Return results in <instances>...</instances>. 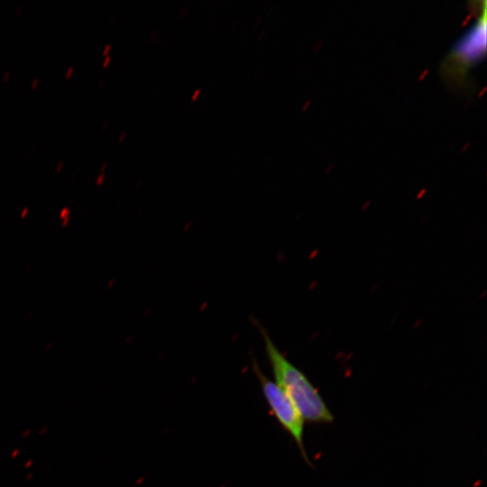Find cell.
Masks as SVG:
<instances>
[{
  "label": "cell",
  "instance_id": "cell-11",
  "mask_svg": "<svg viewBox=\"0 0 487 487\" xmlns=\"http://www.w3.org/2000/svg\"><path fill=\"white\" fill-rule=\"evenodd\" d=\"M37 83H38V78H35L33 79L32 84V87L34 88V87H36Z\"/></svg>",
  "mask_w": 487,
  "mask_h": 487
},
{
  "label": "cell",
  "instance_id": "cell-9",
  "mask_svg": "<svg viewBox=\"0 0 487 487\" xmlns=\"http://www.w3.org/2000/svg\"><path fill=\"white\" fill-rule=\"evenodd\" d=\"M73 71V67H69L66 72V77L69 78L70 77L71 73Z\"/></svg>",
  "mask_w": 487,
  "mask_h": 487
},
{
  "label": "cell",
  "instance_id": "cell-10",
  "mask_svg": "<svg viewBox=\"0 0 487 487\" xmlns=\"http://www.w3.org/2000/svg\"><path fill=\"white\" fill-rule=\"evenodd\" d=\"M125 135H126V132L123 131L122 133L120 134L119 138H118V141L122 142Z\"/></svg>",
  "mask_w": 487,
  "mask_h": 487
},
{
  "label": "cell",
  "instance_id": "cell-1",
  "mask_svg": "<svg viewBox=\"0 0 487 487\" xmlns=\"http://www.w3.org/2000/svg\"><path fill=\"white\" fill-rule=\"evenodd\" d=\"M261 333L275 382L290 399L303 420L311 423H331L334 416L317 389L278 349L262 327Z\"/></svg>",
  "mask_w": 487,
  "mask_h": 487
},
{
  "label": "cell",
  "instance_id": "cell-16",
  "mask_svg": "<svg viewBox=\"0 0 487 487\" xmlns=\"http://www.w3.org/2000/svg\"><path fill=\"white\" fill-rule=\"evenodd\" d=\"M264 33H265V32L262 31V32L260 33V37L258 38V40H261V39L263 37Z\"/></svg>",
  "mask_w": 487,
  "mask_h": 487
},
{
  "label": "cell",
  "instance_id": "cell-4",
  "mask_svg": "<svg viewBox=\"0 0 487 487\" xmlns=\"http://www.w3.org/2000/svg\"><path fill=\"white\" fill-rule=\"evenodd\" d=\"M200 93H201V89L200 88H197L194 93L192 94L191 96V100L192 101H195L199 96H200Z\"/></svg>",
  "mask_w": 487,
  "mask_h": 487
},
{
  "label": "cell",
  "instance_id": "cell-6",
  "mask_svg": "<svg viewBox=\"0 0 487 487\" xmlns=\"http://www.w3.org/2000/svg\"><path fill=\"white\" fill-rule=\"evenodd\" d=\"M110 49H111V44L110 43L106 44L103 51V55H106Z\"/></svg>",
  "mask_w": 487,
  "mask_h": 487
},
{
  "label": "cell",
  "instance_id": "cell-12",
  "mask_svg": "<svg viewBox=\"0 0 487 487\" xmlns=\"http://www.w3.org/2000/svg\"><path fill=\"white\" fill-rule=\"evenodd\" d=\"M261 20H262V17L259 16L258 19L255 20L254 26H258Z\"/></svg>",
  "mask_w": 487,
  "mask_h": 487
},
{
  "label": "cell",
  "instance_id": "cell-7",
  "mask_svg": "<svg viewBox=\"0 0 487 487\" xmlns=\"http://www.w3.org/2000/svg\"><path fill=\"white\" fill-rule=\"evenodd\" d=\"M110 60H111V57H110L109 55H107V56L105 58V60H104V62H103V66L106 67V66L108 64V62L110 61Z\"/></svg>",
  "mask_w": 487,
  "mask_h": 487
},
{
  "label": "cell",
  "instance_id": "cell-5",
  "mask_svg": "<svg viewBox=\"0 0 487 487\" xmlns=\"http://www.w3.org/2000/svg\"><path fill=\"white\" fill-rule=\"evenodd\" d=\"M104 178H105L104 174L101 173V174L97 177V179H96V184H101L102 181H103V179H104Z\"/></svg>",
  "mask_w": 487,
  "mask_h": 487
},
{
  "label": "cell",
  "instance_id": "cell-13",
  "mask_svg": "<svg viewBox=\"0 0 487 487\" xmlns=\"http://www.w3.org/2000/svg\"><path fill=\"white\" fill-rule=\"evenodd\" d=\"M62 165H63V162L60 161V162L58 164V166H57L56 171H60V168L62 167Z\"/></svg>",
  "mask_w": 487,
  "mask_h": 487
},
{
  "label": "cell",
  "instance_id": "cell-15",
  "mask_svg": "<svg viewBox=\"0 0 487 487\" xmlns=\"http://www.w3.org/2000/svg\"><path fill=\"white\" fill-rule=\"evenodd\" d=\"M106 166H107V163H106V162H105V163L102 165L101 173L104 172V170H105V169L106 168Z\"/></svg>",
  "mask_w": 487,
  "mask_h": 487
},
{
  "label": "cell",
  "instance_id": "cell-18",
  "mask_svg": "<svg viewBox=\"0 0 487 487\" xmlns=\"http://www.w3.org/2000/svg\"><path fill=\"white\" fill-rule=\"evenodd\" d=\"M21 10V5L18 6L17 10H16V13L18 14Z\"/></svg>",
  "mask_w": 487,
  "mask_h": 487
},
{
  "label": "cell",
  "instance_id": "cell-2",
  "mask_svg": "<svg viewBox=\"0 0 487 487\" xmlns=\"http://www.w3.org/2000/svg\"><path fill=\"white\" fill-rule=\"evenodd\" d=\"M478 7L473 23L461 35L443 60L440 73L454 87H464L469 72L485 55L486 6Z\"/></svg>",
  "mask_w": 487,
  "mask_h": 487
},
{
  "label": "cell",
  "instance_id": "cell-17",
  "mask_svg": "<svg viewBox=\"0 0 487 487\" xmlns=\"http://www.w3.org/2000/svg\"><path fill=\"white\" fill-rule=\"evenodd\" d=\"M107 123H108L107 121H106V122L104 123V124H103V126H102V129H104V128L107 125Z\"/></svg>",
  "mask_w": 487,
  "mask_h": 487
},
{
  "label": "cell",
  "instance_id": "cell-8",
  "mask_svg": "<svg viewBox=\"0 0 487 487\" xmlns=\"http://www.w3.org/2000/svg\"><path fill=\"white\" fill-rule=\"evenodd\" d=\"M69 213V210L68 208H63L60 213V217H64L65 215H68Z\"/></svg>",
  "mask_w": 487,
  "mask_h": 487
},
{
  "label": "cell",
  "instance_id": "cell-14",
  "mask_svg": "<svg viewBox=\"0 0 487 487\" xmlns=\"http://www.w3.org/2000/svg\"><path fill=\"white\" fill-rule=\"evenodd\" d=\"M9 74H10L9 71H6V72H5V77H4V80H5V81L7 80Z\"/></svg>",
  "mask_w": 487,
  "mask_h": 487
},
{
  "label": "cell",
  "instance_id": "cell-3",
  "mask_svg": "<svg viewBox=\"0 0 487 487\" xmlns=\"http://www.w3.org/2000/svg\"><path fill=\"white\" fill-rule=\"evenodd\" d=\"M253 368L260 382L270 412L280 427L293 438L304 461L308 465L313 466L308 457L303 443L304 420L297 408L276 382L271 381L262 373L254 361Z\"/></svg>",
  "mask_w": 487,
  "mask_h": 487
}]
</instances>
